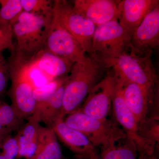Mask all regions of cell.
<instances>
[{
	"mask_svg": "<svg viewBox=\"0 0 159 159\" xmlns=\"http://www.w3.org/2000/svg\"><path fill=\"white\" fill-rule=\"evenodd\" d=\"M107 69L94 54H89L85 61L73 65L66 83L63 99L64 117L80 108L93 89L106 75Z\"/></svg>",
	"mask_w": 159,
	"mask_h": 159,
	"instance_id": "6da1fadb",
	"label": "cell"
},
{
	"mask_svg": "<svg viewBox=\"0 0 159 159\" xmlns=\"http://www.w3.org/2000/svg\"><path fill=\"white\" fill-rule=\"evenodd\" d=\"M153 51L144 54L135 52L131 48L127 51L109 58L99 59L106 68L111 69L119 79L136 84L148 91L150 98L157 90V75L152 57Z\"/></svg>",
	"mask_w": 159,
	"mask_h": 159,
	"instance_id": "7a4b0ae2",
	"label": "cell"
},
{
	"mask_svg": "<svg viewBox=\"0 0 159 159\" xmlns=\"http://www.w3.org/2000/svg\"><path fill=\"white\" fill-rule=\"evenodd\" d=\"M52 19L23 11L10 23L16 51L26 59H32L42 50Z\"/></svg>",
	"mask_w": 159,
	"mask_h": 159,
	"instance_id": "3957f363",
	"label": "cell"
},
{
	"mask_svg": "<svg viewBox=\"0 0 159 159\" xmlns=\"http://www.w3.org/2000/svg\"><path fill=\"white\" fill-rule=\"evenodd\" d=\"M11 86L9 95L11 107L22 120L34 114L36 103L33 96L34 87L29 77L30 61L16 51H11L8 59Z\"/></svg>",
	"mask_w": 159,
	"mask_h": 159,
	"instance_id": "277c9868",
	"label": "cell"
},
{
	"mask_svg": "<svg viewBox=\"0 0 159 159\" xmlns=\"http://www.w3.org/2000/svg\"><path fill=\"white\" fill-rule=\"evenodd\" d=\"M64 121L69 127L84 134L96 147H107L128 138L115 122L92 118L79 110L66 116Z\"/></svg>",
	"mask_w": 159,
	"mask_h": 159,
	"instance_id": "5b68a950",
	"label": "cell"
},
{
	"mask_svg": "<svg viewBox=\"0 0 159 159\" xmlns=\"http://www.w3.org/2000/svg\"><path fill=\"white\" fill-rule=\"evenodd\" d=\"M53 19L73 36L86 53L90 54L97 26L77 13L72 2L54 0Z\"/></svg>",
	"mask_w": 159,
	"mask_h": 159,
	"instance_id": "8992f818",
	"label": "cell"
},
{
	"mask_svg": "<svg viewBox=\"0 0 159 159\" xmlns=\"http://www.w3.org/2000/svg\"><path fill=\"white\" fill-rule=\"evenodd\" d=\"M131 37L118 20L97 26L90 54L99 59L115 57L130 48Z\"/></svg>",
	"mask_w": 159,
	"mask_h": 159,
	"instance_id": "52a82bcc",
	"label": "cell"
},
{
	"mask_svg": "<svg viewBox=\"0 0 159 159\" xmlns=\"http://www.w3.org/2000/svg\"><path fill=\"white\" fill-rule=\"evenodd\" d=\"M116 84L117 78L112 71L108 73L107 71L105 77L91 91L78 110L95 119H107Z\"/></svg>",
	"mask_w": 159,
	"mask_h": 159,
	"instance_id": "ba28073f",
	"label": "cell"
},
{
	"mask_svg": "<svg viewBox=\"0 0 159 159\" xmlns=\"http://www.w3.org/2000/svg\"><path fill=\"white\" fill-rule=\"evenodd\" d=\"M43 49L74 63L84 62L88 56L73 36L53 19Z\"/></svg>",
	"mask_w": 159,
	"mask_h": 159,
	"instance_id": "9c48e42d",
	"label": "cell"
},
{
	"mask_svg": "<svg viewBox=\"0 0 159 159\" xmlns=\"http://www.w3.org/2000/svg\"><path fill=\"white\" fill-rule=\"evenodd\" d=\"M112 105L116 120L122 126L129 138L134 142L138 152L152 153L154 151L155 145L140 135L139 123L134 114L125 104L117 79L116 85L112 97Z\"/></svg>",
	"mask_w": 159,
	"mask_h": 159,
	"instance_id": "30bf717a",
	"label": "cell"
},
{
	"mask_svg": "<svg viewBox=\"0 0 159 159\" xmlns=\"http://www.w3.org/2000/svg\"><path fill=\"white\" fill-rule=\"evenodd\" d=\"M60 117L51 128L56 136L75 155L77 159H99L96 147L80 132L69 127Z\"/></svg>",
	"mask_w": 159,
	"mask_h": 159,
	"instance_id": "8fae6325",
	"label": "cell"
},
{
	"mask_svg": "<svg viewBox=\"0 0 159 159\" xmlns=\"http://www.w3.org/2000/svg\"><path fill=\"white\" fill-rule=\"evenodd\" d=\"M159 44V4L147 14L132 35L130 47L144 54L153 51Z\"/></svg>",
	"mask_w": 159,
	"mask_h": 159,
	"instance_id": "7c38bea8",
	"label": "cell"
},
{
	"mask_svg": "<svg viewBox=\"0 0 159 159\" xmlns=\"http://www.w3.org/2000/svg\"><path fill=\"white\" fill-rule=\"evenodd\" d=\"M120 2L116 0L71 1L74 10L96 26L118 20Z\"/></svg>",
	"mask_w": 159,
	"mask_h": 159,
	"instance_id": "4fadbf2b",
	"label": "cell"
},
{
	"mask_svg": "<svg viewBox=\"0 0 159 159\" xmlns=\"http://www.w3.org/2000/svg\"><path fill=\"white\" fill-rule=\"evenodd\" d=\"M158 4V0L120 1L118 22L132 36L148 12Z\"/></svg>",
	"mask_w": 159,
	"mask_h": 159,
	"instance_id": "5bb4252c",
	"label": "cell"
},
{
	"mask_svg": "<svg viewBox=\"0 0 159 159\" xmlns=\"http://www.w3.org/2000/svg\"><path fill=\"white\" fill-rule=\"evenodd\" d=\"M117 78L125 104L134 114L140 127L147 118L150 95L141 86Z\"/></svg>",
	"mask_w": 159,
	"mask_h": 159,
	"instance_id": "9a60e30c",
	"label": "cell"
},
{
	"mask_svg": "<svg viewBox=\"0 0 159 159\" xmlns=\"http://www.w3.org/2000/svg\"><path fill=\"white\" fill-rule=\"evenodd\" d=\"M74 64L43 49L30 61V67L36 66L51 80L68 75Z\"/></svg>",
	"mask_w": 159,
	"mask_h": 159,
	"instance_id": "2e32d148",
	"label": "cell"
},
{
	"mask_svg": "<svg viewBox=\"0 0 159 159\" xmlns=\"http://www.w3.org/2000/svg\"><path fill=\"white\" fill-rule=\"evenodd\" d=\"M41 125L37 117L32 115L16 135L19 147L18 158L31 159L36 152Z\"/></svg>",
	"mask_w": 159,
	"mask_h": 159,
	"instance_id": "e0dca14e",
	"label": "cell"
},
{
	"mask_svg": "<svg viewBox=\"0 0 159 159\" xmlns=\"http://www.w3.org/2000/svg\"><path fill=\"white\" fill-rule=\"evenodd\" d=\"M61 148L51 127L41 126L36 152L31 159H61Z\"/></svg>",
	"mask_w": 159,
	"mask_h": 159,
	"instance_id": "ac0fdd59",
	"label": "cell"
},
{
	"mask_svg": "<svg viewBox=\"0 0 159 159\" xmlns=\"http://www.w3.org/2000/svg\"><path fill=\"white\" fill-rule=\"evenodd\" d=\"M66 80L58 88L43 107L33 115L37 117L40 122L44 123L47 127H51L60 117L64 118L62 114L63 99Z\"/></svg>",
	"mask_w": 159,
	"mask_h": 159,
	"instance_id": "d6986e66",
	"label": "cell"
},
{
	"mask_svg": "<svg viewBox=\"0 0 159 159\" xmlns=\"http://www.w3.org/2000/svg\"><path fill=\"white\" fill-rule=\"evenodd\" d=\"M120 144L102 147L99 159H137L138 149L134 142L128 137Z\"/></svg>",
	"mask_w": 159,
	"mask_h": 159,
	"instance_id": "ffe728a7",
	"label": "cell"
},
{
	"mask_svg": "<svg viewBox=\"0 0 159 159\" xmlns=\"http://www.w3.org/2000/svg\"><path fill=\"white\" fill-rule=\"evenodd\" d=\"M68 76V75L52 80L44 85L34 88L33 96L36 103V108L34 113L38 111L43 107L58 88L65 82Z\"/></svg>",
	"mask_w": 159,
	"mask_h": 159,
	"instance_id": "44dd1931",
	"label": "cell"
},
{
	"mask_svg": "<svg viewBox=\"0 0 159 159\" xmlns=\"http://www.w3.org/2000/svg\"><path fill=\"white\" fill-rule=\"evenodd\" d=\"M0 123L10 131L18 130L23 125V120L18 116L11 105L0 99Z\"/></svg>",
	"mask_w": 159,
	"mask_h": 159,
	"instance_id": "7402d4cb",
	"label": "cell"
},
{
	"mask_svg": "<svg viewBox=\"0 0 159 159\" xmlns=\"http://www.w3.org/2000/svg\"><path fill=\"white\" fill-rule=\"evenodd\" d=\"M20 1L23 11L46 17H53L54 1L20 0Z\"/></svg>",
	"mask_w": 159,
	"mask_h": 159,
	"instance_id": "603a6c76",
	"label": "cell"
},
{
	"mask_svg": "<svg viewBox=\"0 0 159 159\" xmlns=\"http://www.w3.org/2000/svg\"><path fill=\"white\" fill-rule=\"evenodd\" d=\"M23 11L20 0H0V20L11 23Z\"/></svg>",
	"mask_w": 159,
	"mask_h": 159,
	"instance_id": "cb8c5ba5",
	"label": "cell"
},
{
	"mask_svg": "<svg viewBox=\"0 0 159 159\" xmlns=\"http://www.w3.org/2000/svg\"><path fill=\"white\" fill-rule=\"evenodd\" d=\"M13 32L10 23L0 20V52L6 50L12 51L15 49L13 43Z\"/></svg>",
	"mask_w": 159,
	"mask_h": 159,
	"instance_id": "d4e9b609",
	"label": "cell"
},
{
	"mask_svg": "<svg viewBox=\"0 0 159 159\" xmlns=\"http://www.w3.org/2000/svg\"><path fill=\"white\" fill-rule=\"evenodd\" d=\"M3 52H0V99L6 94L10 80L9 63Z\"/></svg>",
	"mask_w": 159,
	"mask_h": 159,
	"instance_id": "484cf974",
	"label": "cell"
},
{
	"mask_svg": "<svg viewBox=\"0 0 159 159\" xmlns=\"http://www.w3.org/2000/svg\"><path fill=\"white\" fill-rule=\"evenodd\" d=\"M0 148L2 149V152L10 157L14 159L17 157L19 147L15 137H12L10 135L6 137L3 141Z\"/></svg>",
	"mask_w": 159,
	"mask_h": 159,
	"instance_id": "4316f807",
	"label": "cell"
},
{
	"mask_svg": "<svg viewBox=\"0 0 159 159\" xmlns=\"http://www.w3.org/2000/svg\"><path fill=\"white\" fill-rule=\"evenodd\" d=\"M139 157L137 159H159L154 153L152 155L145 154H139Z\"/></svg>",
	"mask_w": 159,
	"mask_h": 159,
	"instance_id": "83f0119b",
	"label": "cell"
},
{
	"mask_svg": "<svg viewBox=\"0 0 159 159\" xmlns=\"http://www.w3.org/2000/svg\"><path fill=\"white\" fill-rule=\"evenodd\" d=\"M0 159H14L6 155V154H5L2 153V152H1L0 153Z\"/></svg>",
	"mask_w": 159,
	"mask_h": 159,
	"instance_id": "f1b7e54d",
	"label": "cell"
},
{
	"mask_svg": "<svg viewBox=\"0 0 159 159\" xmlns=\"http://www.w3.org/2000/svg\"><path fill=\"white\" fill-rule=\"evenodd\" d=\"M7 136L3 135L2 134L0 133V147H1V145H2L3 141H4V139Z\"/></svg>",
	"mask_w": 159,
	"mask_h": 159,
	"instance_id": "f546056e",
	"label": "cell"
},
{
	"mask_svg": "<svg viewBox=\"0 0 159 159\" xmlns=\"http://www.w3.org/2000/svg\"><path fill=\"white\" fill-rule=\"evenodd\" d=\"M61 159H65L63 157H62V158H61Z\"/></svg>",
	"mask_w": 159,
	"mask_h": 159,
	"instance_id": "4dcf8cb0",
	"label": "cell"
}]
</instances>
